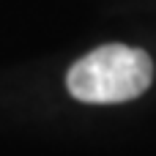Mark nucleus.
Returning a JSON list of instances; mask_svg holds the SVG:
<instances>
[{"mask_svg": "<svg viewBox=\"0 0 156 156\" xmlns=\"http://www.w3.org/2000/svg\"><path fill=\"white\" fill-rule=\"evenodd\" d=\"M154 63L148 52L126 44H104L80 58L66 77V88L85 104H121L151 88Z\"/></svg>", "mask_w": 156, "mask_h": 156, "instance_id": "f257e3e1", "label": "nucleus"}]
</instances>
